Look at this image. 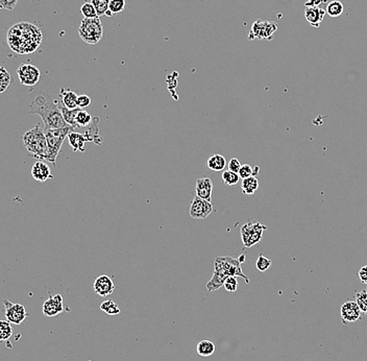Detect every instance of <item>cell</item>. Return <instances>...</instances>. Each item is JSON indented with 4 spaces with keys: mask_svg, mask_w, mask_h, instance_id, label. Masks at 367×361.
Listing matches in <instances>:
<instances>
[{
    "mask_svg": "<svg viewBox=\"0 0 367 361\" xmlns=\"http://www.w3.org/2000/svg\"><path fill=\"white\" fill-rule=\"evenodd\" d=\"M43 40V34L35 24L18 22L7 30L6 42L13 52L19 54L35 52Z\"/></svg>",
    "mask_w": 367,
    "mask_h": 361,
    "instance_id": "obj_1",
    "label": "cell"
},
{
    "mask_svg": "<svg viewBox=\"0 0 367 361\" xmlns=\"http://www.w3.org/2000/svg\"><path fill=\"white\" fill-rule=\"evenodd\" d=\"M27 113L29 115H39L43 120L45 129H61L68 127L66 124L60 108H58V102L54 101L49 95L48 92H40L27 108Z\"/></svg>",
    "mask_w": 367,
    "mask_h": 361,
    "instance_id": "obj_2",
    "label": "cell"
},
{
    "mask_svg": "<svg viewBox=\"0 0 367 361\" xmlns=\"http://www.w3.org/2000/svg\"><path fill=\"white\" fill-rule=\"evenodd\" d=\"M22 140L24 146L26 147V150L31 157L39 160L46 159L48 152L47 140L44 129L39 125L27 130V132L23 135Z\"/></svg>",
    "mask_w": 367,
    "mask_h": 361,
    "instance_id": "obj_3",
    "label": "cell"
},
{
    "mask_svg": "<svg viewBox=\"0 0 367 361\" xmlns=\"http://www.w3.org/2000/svg\"><path fill=\"white\" fill-rule=\"evenodd\" d=\"M72 130H74V128L69 126L61 129H44L48 145V152L45 160L52 163L53 166L56 165V158L62 149L65 139L68 137Z\"/></svg>",
    "mask_w": 367,
    "mask_h": 361,
    "instance_id": "obj_4",
    "label": "cell"
},
{
    "mask_svg": "<svg viewBox=\"0 0 367 361\" xmlns=\"http://www.w3.org/2000/svg\"><path fill=\"white\" fill-rule=\"evenodd\" d=\"M79 35L85 43L90 45L97 44L104 35V26L99 17L83 19L80 22Z\"/></svg>",
    "mask_w": 367,
    "mask_h": 361,
    "instance_id": "obj_5",
    "label": "cell"
},
{
    "mask_svg": "<svg viewBox=\"0 0 367 361\" xmlns=\"http://www.w3.org/2000/svg\"><path fill=\"white\" fill-rule=\"evenodd\" d=\"M214 270L222 273L228 277H240L244 279L246 283H249V279L242 272L241 262L239 259L232 257H217L214 263Z\"/></svg>",
    "mask_w": 367,
    "mask_h": 361,
    "instance_id": "obj_6",
    "label": "cell"
},
{
    "mask_svg": "<svg viewBox=\"0 0 367 361\" xmlns=\"http://www.w3.org/2000/svg\"><path fill=\"white\" fill-rule=\"evenodd\" d=\"M266 229V226H263L259 221H248V223L242 226L241 238L244 247L249 249L260 242Z\"/></svg>",
    "mask_w": 367,
    "mask_h": 361,
    "instance_id": "obj_7",
    "label": "cell"
},
{
    "mask_svg": "<svg viewBox=\"0 0 367 361\" xmlns=\"http://www.w3.org/2000/svg\"><path fill=\"white\" fill-rule=\"evenodd\" d=\"M278 29V26L273 21L257 20L254 22L249 34V40H271Z\"/></svg>",
    "mask_w": 367,
    "mask_h": 361,
    "instance_id": "obj_8",
    "label": "cell"
},
{
    "mask_svg": "<svg viewBox=\"0 0 367 361\" xmlns=\"http://www.w3.org/2000/svg\"><path fill=\"white\" fill-rule=\"evenodd\" d=\"M17 75H18L19 80L22 85L32 87L38 84L41 77V72L35 65L22 64L21 66L17 69Z\"/></svg>",
    "mask_w": 367,
    "mask_h": 361,
    "instance_id": "obj_9",
    "label": "cell"
},
{
    "mask_svg": "<svg viewBox=\"0 0 367 361\" xmlns=\"http://www.w3.org/2000/svg\"><path fill=\"white\" fill-rule=\"evenodd\" d=\"M214 207L211 202H208L195 196L191 203L189 214L194 219H206L213 212Z\"/></svg>",
    "mask_w": 367,
    "mask_h": 361,
    "instance_id": "obj_10",
    "label": "cell"
},
{
    "mask_svg": "<svg viewBox=\"0 0 367 361\" xmlns=\"http://www.w3.org/2000/svg\"><path fill=\"white\" fill-rule=\"evenodd\" d=\"M3 304L5 308L6 321H8L11 324L20 325L27 317L28 314L23 305L15 304V303H12L7 300L3 301Z\"/></svg>",
    "mask_w": 367,
    "mask_h": 361,
    "instance_id": "obj_11",
    "label": "cell"
},
{
    "mask_svg": "<svg viewBox=\"0 0 367 361\" xmlns=\"http://www.w3.org/2000/svg\"><path fill=\"white\" fill-rule=\"evenodd\" d=\"M340 313H341L342 322H343V324L345 325L348 323H354L358 321L362 314L361 310L360 308H359L357 303L353 301L345 302L344 304L341 306Z\"/></svg>",
    "mask_w": 367,
    "mask_h": 361,
    "instance_id": "obj_12",
    "label": "cell"
},
{
    "mask_svg": "<svg viewBox=\"0 0 367 361\" xmlns=\"http://www.w3.org/2000/svg\"><path fill=\"white\" fill-rule=\"evenodd\" d=\"M64 311V301L61 294L50 297L43 304V314L46 316H55Z\"/></svg>",
    "mask_w": 367,
    "mask_h": 361,
    "instance_id": "obj_13",
    "label": "cell"
},
{
    "mask_svg": "<svg viewBox=\"0 0 367 361\" xmlns=\"http://www.w3.org/2000/svg\"><path fill=\"white\" fill-rule=\"evenodd\" d=\"M114 282L112 279L106 275H102L98 277L94 282V291L96 294L100 295V297H107V295H110L114 292Z\"/></svg>",
    "mask_w": 367,
    "mask_h": 361,
    "instance_id": "obj_14",
    "label": "cell"
},
{
    "mask_svg": "<svg viewBox=\"0 0 367 361\" xmlns=\"http://www.w3.org/2000/svg\"><path fill=\"white\" fill-rule=\"evenodd\" d=\"M196 196L212 203V193H213V182L209 178H200L196 180L195 187Z\"/></svg>",
    "mask_w": 367,
    "mask_h": 361,
    "instance_id": "obj_15",
    "label": "cell"
},
{
    "mask_svg": "<svg viewBox=\"0 0 367 361\" xmlns=\"http://www.w3.org/2000/svg\"><path fill=\"white\" fill-rule=\"evenodd\" d=\"M31 176L36 180L41 183H44L47 180L54 178L52 174L50 167L45 162H42V161H38L33 164L31 167Z\"/></svg>",
    "mask_w": 367,
    "mask_h": 361,
    "instance_id": "obj_16",
    "label": "cell"
},
{
    "mask_svg": "<svg viewBox=\"0 0 367 361\" xmlns=\"http://www.w3.org/2000/svg\"><path fill=\"white\" fill-rule=\"evenodd\" d=\"M325 10L319 6H306L305 9V17L307 21L314 27H319L320 22L323 20L325 16Z\"/></svg>",
    "mask_w": 367,
    "mask_h": 361,
    "instance_id": "obj_17",
    "label": "cell"
},
{
    "mask_svg": "<svg viewBox=\"0 0 367 361\" xmlns=\"http://www.w3.org/2000/svg\"><path fill=\"white\" fill-rule=\"evenodd\" d=\"M99 118L98 117H93V121L92 124L88 127L86 129V132L83 133L85 137L87 138L88 142H94L97 145H102L103 144V137L99 134Z\"/></svg>",
    "mask_w": 367,
    "mask_h": 361,
    "instance_id": "obj_18",
    "label": "cell"
},
{
    "mask_svg": "<svg viewBox=\"0 0 367 361\" xmlns=\"http://www.w3.org/2000/svg\"><path fill=\"white\" fill-rule=\"evenodd\" d=\"M67 139H68L69 144L74 152H80V153L85 152L86 150L85 145L88 142L85 135L72 130V132L68 135V137H67Z\"/></svg>",
    "mask_w": 367,
    "mask_h": 361,
    "instance_id": "obj_19",
    "label": "cell"
},
{
    "mask_svg": "<svg viewBox=\"0 0 367 361\" xmlns=\"http://www.w3.org/2000/svg\"><path fill=\"white\" fill-rule=\"evenodd\" d=\"M60 100L63 105H65L66 108L68 109H77L78 108V97L77 93L71 91V90L68 89H61L60 92Z\"/></svg>",
    "mask_w": 367,
    "mask_h": 361,
    "instance_id": "obj_20",
    "label": "cell"
},
{
    "mask_svg": "<svg viewBox=\"0 0 367 361\" xmlns=\"http://www.w3.org/2000/svg\"><path fill=\"white\" fill-rule=\"evenodd\" d=\"M58 108H60L61 110V113H62V116L65 120V122L67 125H68L69 127H72L74 129L78 128V125H77V115L78 113L79 112V108H77V109H68L66 108L65 105L62 104V103H58Z\"/></svg>",
    "mask_w": 367,
    "mask_h": 361,
    "instance_id": "obj_21",
    "label": "cell"
},
{
    "mask_svg": "<svg viewBox=\"0 0 367 361\" xmlns=\"http://www.w3.org/2000/svg\"><path fill=\"white\" fill-rule=\"evenodd\" d=\"M207 165L212 171H215V172L223 171L225 166H227V161H225V158L222 155L216 154V155H212L211 157L208 159Z\"/></svg>",
    "mask_w": 367,
    "mask_h": 361,
    "instance_id": "obj_22",
    "label": "cell"
},
{
    "mask_svg": "<svg viewBox=\"0 0 367 361\" xmlns=\"http://www.w3.org/2000/svg\"><path fill=\"white\" fill-rule=\"evenodd\" d=\"M228 276L223 275L222 273H219V272H216V270H214L213 273V277L210 281L208 282L207 284V290L209 292H212V291H215L217 289H219L220 287L223 286L225 280H227Z\"/></svg>",
    "mask_w": 367,
    "mask_h": 361,
    "instance_id": "obj_23",
    "label": "cell"
},
{
    "mask_svg": "<svg viewBox=\"0 0 367 361\" xmlns=\"http://www.w3.org/2000/svg\"><path fill=\"white\" fill-rule=\"evenodd\" d=\"M196 351L199 356L209 357V356L213 355L215 353L216 346L213 341L209 340V339H204L202 341H199V343L197 344Z\"/></svg>",
    "mask_w": 367,
    "mask_h": 361,
    "instance_id": "obj_24",
    "label": "cell"
},
{
    "mask_svg": "<svg viewBox=\"0 0 367 361\" xmlns=\"http://www.w3.org/2000/svg\"><path fill=\"white\" fill-rule=\"evenodd\" d=\"M242 192L245 195H253L259 189V180L256 177H249L242 180Z\"/></svg>",
    "mask_w": 367,
    "mask_h": 361,
    "instance_id": "obj_25",
    "label": "cell"
},
{
    "mask_svg": "<svg viewBox=\"0 0 367 361\" xmlns=\"http://www.w3.org/2000/svg\"><path fill=\"white\" fill-rule=\"evenodd\" d=\"M14 83V77L10 75L5 67L0 66V94L5 92L7 88Z\"/></svg>",
    "mask_w": 367,
    "mask_h": 361,
    "instance_id": "obj_26",
    "label": "cell"
},
{
    "mask_svg": "<svg viewBox=\"0 0 367 361\" xmlns=\"http://www.w3.org/2000/svg\"><path fill=\"white\" fill-rule=\"evenodd\" d=\"M344 11V6L343 4H342L341 1H339V0H333V1H331L327 9H325V12H327V14L330 16V17H339V16L342 15V13H343Z\"/></svg>",
    "mask_w": 367,
    "mask_h": 361,
    "instance_id": "obj_27",
    "label": "cell"
},
{
    "mask_svg": "<svg viewBox=\"0 0 367 361\" xmlns=\"http://www.w3.org/2000/svg\"><path fill=\"white\" fill-rule=\"evenodd\" d=\"M100 309L108 315H117V314H119L121 311L118 304L112 300H107V301L103 302L102 305H100Z\"/></svg>",
    "mask_w": 367,
    "mask_h": 361,
    "instance_id": "obj_28",
    "label": "cell"
},
{
    "mask_svg": "<svg viewBox=\"0 0 367 361\" xmlns=\"http://www.w3.org/2000/svg\"><path fill=\"white\" fill-rule=\"evenodd\" d=\"M92 121H93V117L87 111L80 109L77 115L78 128H87L92 124Z\"/></svg>",
    "mask_w": 367,
    "mask_h": 361,
    "instance_id": "obj_29",
    "label": "cell"
},
{
    "mask_svg": "<svg viewBox=\"0 0 367 361\" xmlns=\"http://www.w3.org/2000/svg\"><path fill=\"white\" fill-rule=\"evenodd\" d=\"M13 335V328L8 321H0V341L10 339Z\"/></svg>",
    "mask_w": 367,
    "mask_h": 361,
    "instance_id": "obj_30",
    "label": "cell"
},
{
    "mask_svg": "<svg viewBox=\"0 0 367 361\" xmlns=\"http://www.w3.org/2000/svg\"><path fill=\"white\" fill-rule=\"evenodd\" d=\"M111 0H91L92 4L94 5L97 16L106 15L108 13V5H110Z\"/></svg>",
    "mask_w": 367,
    "mask_h": 361,
    "instance_id": "obj_31",
    "label": "cell"
},
{
    "mask_svg": "<svg viewBox=\"0 0 367 361\" xmlns=\"http://www.w3.org/2000/svg\"><path fill=\"white\" fill-rule=\"evenodd\" d=\"M125 9V0H111L106 16H114L123 12Z\"/></svg>",
    "mask_w": 367,
    "mask_h": 361,
    "instance_id": "obj_32",
    "label": "cell"
},
{
    "mask_svg": "<svg viewBox=\"0 0 367 361\" xmlns=\"http://www.w3.org/2000/svg\"><path fill=\"white\" fill-rule=\"evenodd\" d=\"M239 175L237 172H233L231 170H224L222 172V180L224 184L229 186H234L239 182Z\"/></svg>",
    "mask_w": 367,
    "mask_h": 361,
    "instance_id": "obj_33",
    "label": "cell"
},
{
    "mask_svg": "<svg viewBox=\"0 0 367 361\" xmlns=\"http://www.w3.org/2000/svg\"><path fill=\"white\" fill-rule=\"evenodd\" d=\"M356 303L360 308L361 312L367 314V291L362 290L356 293Z\"/></svg>",
    "mask_w": 367,
    "mask_h": 361,
    "instance_id": "obj_34",
    "label": "cell"
},
{
    "mask_svg": "<svg viewBox=\"0 0 367 361\" xmlns=\"http://www.w3.org/2000/svg\"><path fill=\"white\" fill-rule=\"evenodd\" d=\"M80 12H81V14L83 15V17H85V18H88V19L98 17V16H97V13H96V10H95V7H94L93 4H92V2H85V3H83V4L81 5Z\"/></svg>",
    "mask_w": 367,
    "mask_h": 361,
    "instance_id": "obj_35",
    "label": "cell"
},
{
    "mask_svg": "<svg viewBox=\"0 0 367 361\" xmlns=\"http://www.w3.org/2000/svg\"><path fill=\"white\" fill-rule=\"evenodd\" d=\"M271 263H272V262H271L270 259L266 258L263 255V254H260V255H259V257H258L257 262H256V267H257L259 272L263 273V272H266V270L271 266Z\"/></svg>",
    "mask_w": 367,
    "mask_h": 361,
    "instance_id": "obj_36",
    "label": "cell"
},
{
    "mask_svg": "<svg viewBox=\"0 0 367 361\" xmlns=\"http://www.w3.org/2000/svg\"><path fill=\"white\" fill-rule=\"evenodd\" d=\"M224 288L229 292H235L238 289V280L236 277H228L227 280H225L224 284Z\"/></svg>",
    "mask_w": 367,
    "mask_h": 361,
    "instance_id": "obj_37",
    "label": "cell"
},
{
    "mask_svg": "<svg viewBox=\"0 0 367 361\" xmlns=\"http://www.w3.org/2000/svg\"><path fill=\"white\" fill-rule=\"evenodd\" d=\"M238 175L242 180L247 179L249 177H253L254 176V168L250 165H248V164H244V165H241V167L238 171Z\"/></svg>",
    "mask_w": 367,
    "mask_h": 361,
    "instance_id": "obj_38",
    "label": "cell"
},
{
    "mask_svg": "<svg viewBox=\"0 0 367 361\" xmlns=\"http://www.w3.org/2000/svg\"><path fill=\"white\" fill-rule=\"evenodd\" d=\"M19 0H0V10H7L13 11L18 4Z\"/></svg>",
    "mask_w": 367,
    "mask_h": 361,
    "instance_id": "obj_39",
    "label": "cell"
},
{
    "mask_svg": "<svg viewBox=\"0 0 367 361\" xmlns=\"http://www.w3.org/2000/svg\"><path fill=\"white\" fill-rule=\"evenodd\" d=\"M91 104V98L88 96V95H79L78 97V108L83 110L88 108V106H90Z\"/></svg>",
    "mask_w": 367,
    "mask_h": 361,
    "instance_id": "obj_40",
    "label": "cell"
},
{
    "mask_svg": "<svg viewBox=\"0 0 367 361\" xmlns=\"http://www.w3.org/2000/svg\"><path fill=\"white\" fill-rule=\"evenodd\" d=\"M228 166H229V170H231L233 172H237V174H238V171H239V169L241 167V163H240V161L237 158H233L229 162Z\"/></svg>",
    "mask_w": 367,
    "mask_h": 361,
    "instance_id": "obj_41",
    "label": "cell"
},
{
    "mask_svg": "<svg viewBox=\"0 0 367 361\" xmlns=\"http://www.w3.org/2000/svg\"><path fill=\"white\" fill-rule=\"evenodd\" d=\"M358 277L363 284L367 285V265H364L363 267H361L360 270H359Z\"/></svg>",
    "mask_w": 367,
    "mask_h": 361,
    "instance_id": "obj_42",
    "label": "cell"
},
{
    "mask_svg": "<svg viewBox=\"0 0 367 361\" xmlns=\"http://www.w3.org/2000/svg\"><path fill=\"white\" fill-rule=\"evenodd\" d=\"M324 0H308V2L305 4L306 6H319Z\"/></svg>",
    "mask_w": 367,
    "mask_h": 361,
    "instance_id": "obj_43",
    "label": "cell"
},
{
    "mask_svg": "<svg viewBox=\"0 0 367 361\" xmlns=\"http://www.w3.org/2000/svg\"><path fill=\"white\" fill-rule=\"evenodd\" d=\"M239 261H240V262H243V261H244V255H242V256L239 258Z\"/></svg>",
    "mask_w": 367,
    "mask_h": 361,
    "instance_id": "obj_44",
    "label": "cell"
},
{
    "mask_svg": "<svg viewBox=\"0 0 367 361\" xmlns=\"http://www.w3.org/2000/svg\"><path fill=\"white\" fill-rule=\"evenodd\" d=\"M88 361H91V360H88Z\"/></svg>",
    "mask_w": 367,
    "mask_h": 361,
    "instance_id": "obj_45",
    "label": "cell"
}]
</instances>
